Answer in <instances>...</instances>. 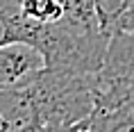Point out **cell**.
<instances>
[{"mask_svg":"<svg viewBox=\"0 0 134 132\" xmlns=\"http://www.w3.org/2000/svg\"><path fill=\"white\" fill-rule=\"evenodd\" d=\"M111 34L100 25H82L64 16L62 21L39 25L32 23L27 43L46 59L48 71L73 75H98L105 66Z\"/></svg>","mask_w":134,"mask_h":132,"instance_id":"1","label":"cell"},{"mask_svg":"<svg viewBox=\"0 0 134 132\" xmlns=\"http://www.w3.org/2000/svg\"><path fill=\"white\" fill-rule=\"evenodd\" d=\"M46 68V59L30 43L0 46V91L25 89Z\"/></svg>","mask_w":134,"mask_h":132,"instance_id":"2","label":"cell"},{"mask_svg":"<svg viewBox=\"0 0 134 132\" xmlns=\"http://www.w3.org/2000/svg\"><path fill=\"white\" fill-rule=\"evenodd\" d=\"M32 21L21 12V0H0V46L27 43Z\"/></svg>","mask_w":134,"mask_h":132,"instance_id":"3","label":"cell"},{"mask_svg":"<svg viewBox=\"0 0 134 132\" xmlns=\"http://www.w3.org/2000/svg\"><path fill=\"white\" fill-rule=\"evenodd\" d=\"M86 132H134V114L96 109Z\"/></svg>","mask_w":134,"mask_h":132,"instance_id":"4","label":"cell"},{"mask_svg":"<svg viewBox=\"0 0 134 132\" xmlns=\"http://www.w3.org/2000/svg\"><path fill=\"white\" fill-rule=\"evenodd\" d=\"M21 12L27 21L39 25H50L66 16L59 0H21Z\"/></svg>","mask_w":134,"mask_h":132,"instance_id":"5","label":"cell"},{"mask_svg":"<svg viewBox=\"0 0 134 132\" xmlns=\"http://www.w3.org/2000/svg\"><path fill=\"white\" fill-rule=\"evenodd\" d=\"M96 5H98V18H100L102 30L111 34L114 23L125 12V0H96Z\"/></svg>","mask_w":134,"mask_h":132,"instance_id":"6","label":"cell"},{"mask_svg":"<svg viewBox=\"0 0 134 132\" xmlns=\"http://www.w3.org/2000/svg\"><path fill=\"white\" fill-rule=\"evenodd\" d=\"M114 32H123V34H134V7L120 14V18H118L116 23H114L111 34H114Z\"/></svg>","mask_w":134,"mask_h":132,"instance_id":"7","label":"cell"},{"mask_svg":"<svg viewBox=\"0 0 134 132\" xmlns=\"http://www.w3.org/2000/svg\"><path fill=\"white\" fill-rule=\"evenodd\" d=\"M134 7V0H125V12H127V9H132Z\"/></svg>","mask_w":134,"mask_h":132,"instance_id":"8","label":"cell"},{"mask_svg":"<svg viewBox=\"0 0 134 132\" xmlns=\"http://www.w3.org/2000/svg\"><path fill=\"white\" fill-rule=\"evenodd\" d=\"M82 132H86V130H82Z\"/></svg>","mask_w":134,"mask_h":132,"instance_id":"9","label":"cell"}]
</instances>
